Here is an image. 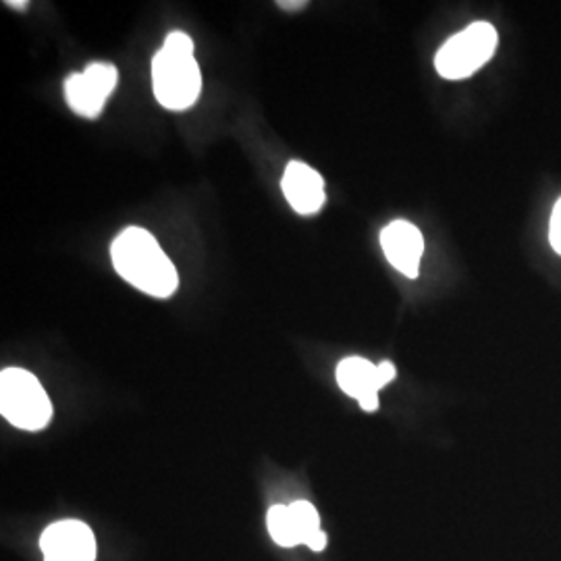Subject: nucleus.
Instances as JSON below:
<instances>
[{"label": "nucleus", "instance_id": "4", "mask_svg": "<svg viewBox=\"0 0 561 561\" xmlns=\"http://www.w3.org/2000/svg\"><path fill=\"white\" fill-rule=\"evenodd\" d=\"M497 42V30L486 21H477L443 44L435 67L445 80H466L495 55Z\"/></svg>", "mask_w": 561, "mask_h": 561}, {"label": "nucleus", "instance_id": "10", "mask_svg": "<svg viewBox=\"0 0 561 561\" xmlns=\"http://www.w3.org/2000/svg\"><path fill=\"white\" fill-rule=\"evenodd\" d=\"M268 533L273 537V541L280 547H296L301 545L296 522L291 516V510L287 505H273L268 510Z\"/></svg>", "mask_w": 561, "mask_h": 561}, {"label": "nucleus", "instance_id": "1", "mask_svg": "<svg viewBox=\"0 0 561 561\" xmlns=\"http://www.w3.org/2000/svg\"><path fill=\"white\" fill-rule=\"evenodd\" d=\"M111 259L121 279L148 296L169 298L180 287L175 264L164 254L157 238L141 227L121 231L111 245Z\"/></svg>", "mask_w": 561, "mask_h": 561}, {"label": "nucleus", "instance_id": "12", "mask_svg": "<svg viewBox=\"0 0 561 561\" xmlns=\"http://www.w3.org/2000/svg\"><path fill=\"white\" fill-rule=\"evenodd\" d=\"M549 240L553 250L561 256V198L553 208V215H551V227H549Z\"/></svg>", "mask_w": 561, "mask_h": 561}, {"label": "nucleus", "instance_id": "8", "mask_svg": "<svg viewBox=\"0 0 561 561\" xmlns=\"http://www.w3.org/2000/svg\"><path fill=\"white\" fill-rule=\"evenodd\" d=\"M280 190L298 215H317L324 206V180L306 162L291 161L285 167Z\"/></svg>", "mask_w": 561, "mask_h": 561}, {"label": "nucleus", "instance_id": "14", "mask_svg": "<svg viewBox=\"0 0 561 561\" xmlns=\"http://www.w3.org/2000/svg\"><path fill=\"white\" fill-rule=\"evenodd\" d=\"M377 373H379V382H381V387L389 385V382L396 379V375H398V370H396V366H393L391 362H381V364L377 366Z\"/></svg>", "mask_w": 561, "mask_h": 561}, {"label": "nucleus", "instance_id": "11", "mask_svg": "<svg viewBox=\"0 0 561 561\" xmlns=\"http://www.w3.org/2000/svg\"><path fill=\"white\" fill-rule=\"evenodd\" d=\"M289 510H291V516H294V522H296L301 545H306L314 535L321 533V516H319V512L314 510L312 503H291Z\"/></svg>", "mask_w": 561, "mask_h": 561}, {"label": "nucleus", "instance_id": "7", "mask_svg": "<svg viewBox=\"0 0 561 561\" xmlns=\"http://www.w3.org/2000/svg\"><path fill=\"white\" fill-rule=\"evenodd\" d=\"M381 248L385 259L401 275L416 279L424 254V238L416 225L408 221L389 222L381 231Z\"/></svg>", "mask_w": 561, "mask_h": 561}, {"label": "nucleus", "instance_id": "15", "mask_svg": "<svg viewBox=\"0 0 561 561\" xmlns=\"http://www.w3.org/2000/svg\"><path fill=\"white\" fill-rule=\"evenodd\" d=\"M306 547L312 551H322L327 547V535L321 530L319 535H314L310 541L306 542Z\"/></svg>", "mask_w": 561, "mask_h": 561}, {"label": "nucleus", "instance_id": "3", "mask_svg": "<svg viewBox=\"0 0 561 561\" xmlns=\"http://www.w3.org/2000/svg\"><path fill=\"white\" fill-rule=\"evenodd\" d=\"M154 96L169 111H185L198 101L202 90L201 67L194 53H181L162 46L152 60Z\"/></svg>", "mask_w": 561, "mask_h": 561}, {"label": "nucleus", "instance_id": "16", "mask_svg": "<svg viewBox=\"0 0 561 561\" xmlns=\"http://www.w3.org/2000/svg\"><path fill=\"white\" fill-rule=\"evenodd\" d=\"M304 4H306V2H279V7H291V9H294V7H304Z\"/></svg>", "mask_w": 561, "mask_h": 561}, {"label": "nucleus", "instance_id": "9", "mask_svg": "<svg viewBox=\"0 0 561 561\" xmlns=\"http://www.w3.org/2000/svg\"><path fill=\"white\" fill-rule=\"evenodd\" d=\"M337 382L341 391H345L350 398L360 401L366 412L379 410V373L377 366L366 358H345L337 366Z\"/></svg>", "mask_w": 561, "mask_h": 561}, {"label": "nucleus", "instance_id": "5", "mask_svg": "<svg viewBox=\"0 0 561 561\" xmlns=\"http://www.w3.org/2000/svg\"><path fill=\"white\" fill-rule=\"evenodd\" d=\"M117 69L111 62H90L81 73L65 81V99L73 113L85 119H96L104 102L117 85Z\"/></svg>", "mask_w": 561, "mask_h": 561}, {"label": "nucleus", "instance_id": "2", "mask_svg": "<svg viewBox=\"0 0 561 561\" xmlns=\"http://www.w3.org/2000/svg\"><path fill=\"white\" fill-rule=\"evenodd\" d=\"M0 414L23 431H42L53 419V403L32 373L4 368L0 375Z\"/></svg>", "mask_w": 561, "mask_h": 561}, {"label": "nucleus", "instance_id": "13", "mask_svg": "<svg viewBox=\"0 0 561 561\" xmlns=\"http://www.w3.org/2000/svg\"><path fill=\"white\" fill-rule=\"evenodd\" d=\"M164 46L173 48V50H181V53H194V42L183 32H171L164 38Z\"/></svg>", "mask_w": 561, "mask_h": 561}, {"label": "nucleus", "instance_id": "17", "mask_svg": "<svg viewBox=\"0 0 561 561\" xmlns=\"http://www.w3.org/2000/svg\"><path fill=\"white\" fill-rule=\"evenodd\" d=\"M11 7H27V2H9Z\"/></svg>", "mask_w": 561, "mask_h": 561}, {"label": "nucleus", "instance_id": "6", "mask_svg": "<svg viewBox=\"0 0 561 561\" xmlns=\"http://www.w3.org/2000/svg\"><path fill=\"white\" fill-rule=\"evenodd\" d=\"M44 561H96V539L88 524L62 520L50 524L41 537Z\"/></svg>", "mask_w": 561, "mask_h": 561}]
</instances>
